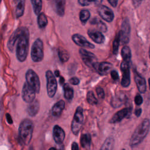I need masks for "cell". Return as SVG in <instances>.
<instances>
[{"mask_svg": "<svg viewBox=\"0 0 150 150\" xmlns=\"http://www.w3.org/2000/svg\"><path fill=\"white\" fill-rule=\"evenodd\" d=\"M29 32L26 27L23 26L21 34L18 38L16 46V56L20 62H24L27 56L29 51Z\"/></svg>", "mask_w": 150, "mask_h": 150, "instance_id": "cell-1", "label": "cell"}, {"mask_svg": "<svg viewBox=\"0 0 150 150\" xmlns=\"http://www.w3.org/2000/svg\"><path fill=\"white\" fill-rule=\"evenodd\" d=\"M150 128V120L144 119L134 131L129 140V146L134 148L142 142L147 135Z\"/></svg>", "mask_w": 150, "mask_h": 150, "instance_id": "cell-2", "label": "cell"}, {"mask_svg": "<svg viewBox=\"0 0 150 150\" xmlns=\"http://www.w3.org/2000/svg\"><path fill=\"white\" fill-rule=\"evenodd\" d=\"M33 123L28 118L23 120L19 127V135L25 145H28L32 139L33 131Z\"/></svg>", "mask_w": 150, "mask_h": 150, "instance_id": "cell-3", "label": "cell"}, {"mask_svg": "<svg viewBox=\"0 0 150 150\" xmlns=\"http://www.w3.org/2000/svg\"><path fill=\"white\" fill-rule=\"evenodd\" d=\"M30 56L34 62H40L43 59V43L40 38L36 39L32 44Z\"/></svg>", "mask_w": 150, "mask_h": 150, "instance_id": "cell-4", "label": "cell"}, {"mask_svg": "<svg viewBox=\"0 0 150 150\" xmlns=\"http://www.w3.org/2000/svg\"><path fill=\"white\" fill-rule=\"evenodd\" d=\"M83 121V110L81 107H78L76 110L71 124V130L74 135H78L82 127Z\"/></svg>", "mask_w": 150, "mask_h": 150, "instance_id": "cell-5", "label": "cell"}, {"mask_svg": "<svg viewBox=\"0 0 150 150\" xmlns=\"http://www.w3.org/2000/svg\"><path fill=\"white\" fill-rule=\"evenodd\" d=\"M46 90L49 97L52 98L54 96L57 88V80L55 76L50 70H47L46 72Z\"/></svg>", "mask_w": 150, "mask_h": 150, "instance_id": "cell-6", "label": "cell"}, {"mask_svg": "<svg viewBox=\"0 0 150 150\" xmlns=\"http://www.w3.org/2000/svg\"><path fill=\"white\" fill-rule=\"evenodd\" d=\"M27 83L34 89L36 93H39L40 88V83L39 76L32 69H28L25 74Z\"/></svg>", "mask_w": 150, "mask_h": 150, "instance_id": "cell-7", "label": "cell"}, {"mask_svg": "<svg viewBox=\"0 0 150 150\" xmlns=\"http://www.w3.org/2000/svg\"><path fill=\"white\" fill-rule=\"evenodd\" d=\"M79 54L84 63L90 68H93L97 63V59L94 54L84 49L79 50Z\"/></svg>", "mask_w": 150, "mask_h": 150, "instance_id": "cell-8", "label": "cell"}, {"mask_svg": "<svg viewBox=\"0 0 150 150\" xmlns=\"http://www.w3.org/2000/svg\"><path fill=\"white\" fill-rule=\"evenodd\" d=\"M120 35V42L122 45H127L130 38L131 26L129 19L125 18L121 24V29L119 32Z\"/></svg>", "mask_w": 150, "mask_h": 150, "instance_id": "cell-9", "label": "cell"}, {"mask_svg": "<svg viewBox=\"0 0 150 150\" xmlns=\"http://www.w3.org/2000/svg\"><path fill=\"white\" fill-rule=\"evenodd\" d=\"M36 91L32 88L27 82L23 84L22 90V97L23 100L27 103H31L35 101Z\"/></svg>", "mask_w": 150, "mask_h": 150, "instance_id": "cell-10", "label": "cell"}, {"mask_svg": "<svg viewBox=\"0 0 150 150\" xmlns=\"http://www.w3.org/2000/svg\"><path fill=\"white\" fill-rule=\"evenodd\" d=\"M120 68L122 73L121 84L123 87H128L129 86L131 82L129 63L122 61L121 63Z\"/></svg>", "mask_w": 150, "mask_h": 150, "instance_id": "cell-11", "label": "cell"}, {"mask_svg": "<svg viewBox=\"0 0 150 150\" xmlns=\"http://www.w3.org/2000/svg\"><path fill=\"white\" fill-rule=\"evenodd\" d=\"M98 13L100 16L104 21L111 22L113 21L114 14L113 11L105 5H101L98 8Z\"/></svg>", "mask_w": 150, "mask_h": 150, "instance_id": "cell-12", "label": "cell"}, {"mask_svg": "<svg viewBox=\"0 0 150 150\" xmlns=\"http://www.w3.org/2000/svg\"><path fill=\"white\" fill-rule=\"evenodd\" d=\"M131 110L132 109L131 107L124 108L119 110L112 115V117L110 120L109 122L111 124H115L120 122L124 118H126L127 116L129 115V114L131 112Z\"/></svg>", "mask_w": 150, "mask_h": 150, "instance_id": "cell-13", "label": "cell"}, {"mask_svg": "<svg viewBox=\"0 0 150 150\" xmlns=\"http://www.w3.org/2000/svg\"><path fill=\"white\" fill-rule=\"evenodd\" d=\"M71 39L73 42L79 46L90 49H93L95 47V46L93 44L88 42L84 36L80 34L76 33L73 35Z\"/></svg>", "mask_w": 150, "mask_h": 150, "instance_id": "cell-14", "label": "cell"}, {"mask_svg": "<svg viewBox=\"0 0 150 150\" xmlns=\"http://www.w3.org/2000/svg\"><path fill=\"white\" fill-rule=\"evenodd\" d=\"M112 65L106 62H103L101 63H97L94 67V69L100 75L104 76L108 74L110 71H112Z\"/></svg>", "mask_w": 150, "mask_h": 150, "instance_id": "cell-15", "label": "cell"}, {"mask_svg": "<svg viewBox=\"0 0 150 150\" xmlns=\"http://www.w3.org/2000/svg\"><path fill=\"white\" fill-rule=\"evenodd\" d=\"M134 80L138 91L141 93H145L146 90V83L145 79L135 70H134Z\"/></svg>", "mask_w": 150, "mask_h": 150, "instance_id": "cell-16", "label": "cell"}, {"mask_svg": "<svg viewBox=\"0 0 150 150\" xmlns=\"http://www.w3.org/2000/svg\"><path fill=\"white\" fill-rule=\"evenodd\" d=\"M53 137L55 142L62 144L65 138V132L62 128L58 125H55L53 128Z\"/></svg>", "mask_w": 150, "mask_h": 150, "instance_id": "cell-17", "label": "cell"}, {"mask_svg": "<svg viewBox=\"0 0 150 150\" xmlns=\"http://www.w3.org/2000/svg\"><path fill=\"white\" fill-rule=\"evenodd\" d=\"M22 29H23V26L18 28L13 32V33L11 35V37L9 38L7 43V47L9 50H10L11 52H13L14 46L16 43V41L18 38L19 37L20 35L22 32Z\"/></svg>", "mask_w": 150, "mask_h": 150, "instance_id": "cell-18", "label": "cell"}, {"mask_svg": "<svg viewBox=\"0 0 150 150\" xmlns=\"http://www.w3.org/2000/svg\"><path fill=\"white\" fill-rule=\"evenodd\" d=\"M87 34L90 38L96 43L101 44L104 43L105 40L104 36L100 30L89 29L87 31Z\"/></svg>", "mask_w": 150, "mask_h": 150, "instance_id": "cell-19", "label": "cell"}, {"mask_svg": "<svg viewBox=\"0 0 150 150\" xmlns=\"http://www.w3.org/2000/svg\"><path fill=\"white\" fill-rule=\"evenodd\" d=\"M13 6L15 16L21 18L24 13L25 0H13Z\"/></svg>", "mask_w": 150, "mask_h": 150, "instance_id": "cell-20", "label": "cell"}, {"mask_svg": "<svg viewBox=\"0 0 150 150\" xmlns=\"http://www.w3.org/2000/svg\"><path fill=\"white\" fill-rule=\"evenodd\" d=\"M66 0H53V7L55 12L60 16H63L65 12Z\"/></svg>", "mask_w": 150, "mask_h": 150, "instance_id": "cell-21", "label": "cell"}, {"mask_svg": "<svg viewBox=\"0 0 150 150\" xmlns=\"http://www.w3.org/2000/svg\"><path fill=\"white\" fill-rule=\"evenodd\" d=\"M65 107V102L61 100L56 102L52 108V114L54 117H59L62 114Z\"/></svg>", "mask_w": 150, "mask_h": 150, "instance_id": "cell-22", "label": "cell"}, {"mask_svg": "<svg viewBox=\"0 0 150 150\" xmlns=\"http://www.w3.org/2000/svg\"><path fill=\"white\" fill-rule=\"evenodd\" d=\"M126 100V97L124 94H120L114 96L111 100V105L114 108H118L121 106Z\"/></svg>", "mask_w": 150, "mask_h": 150, "instance_id": "cell-23", "label": "cell"}, {"mask_svg": "<svg viewBox=\"0 0 150 150\" xmlns=\"http://www.w3.org/2000/svg\"><path fill=\"white\" fill-rule=\"evenodd\" d=\"M39 103L38 100H35L30 103L27 108V111L30 116L34 117L39 112Z\"/></svg>", "mask_w": 150, "mask_h": 150, "instance_id": "cell-24", "label": "cell"}, {"mask_svg": "<svg viewBox=\"0 0 150 150\" xmlns=\"http://www.w3.org/2000/svg\"><path fill=\"white\" fill-rule=\"evenodd\" d=\"M91 142V138L90 134H83L80 137V144L86 149H89Z\"/></svg>", "mask_w": 150, "mask_h": 150, "instance_id": "cell-25", "label": "cell"}, {"mask_svg": "<svg viewBox=\"0 0 150 150\" xmlns=\"http://www.w3.org/2000/svg\"><path fill=\"white\" fill-rule=\"evenodd\" d=\"M114 138L112 136L107 137L102 144L100 150H113L114 146Z\"/></svg>", "mask_w": 150, "mask_h": 150, "instance_id": "cell-26", "label": "cell"}, {"mask_svg": "<svg viewBox=\"0 0 150 150\" xmlns=\"http://www.w3.org/2000/svg\"><path fill=\"white\" fill-rule=\"evenodd\" d=\"M63 91H64V97L69 101H71L74 96L73 89L68 83H64L63 85Z\"/></svg>", "mask_w": 150, "mask_h": 150, "instance_id": "cell-27", "label": "cell"}, {"mask_svg": "<svg viewBox=\"0 0 150 150\" xmlns=\"http://www.w3.org/2000/svg\"><path fill=\"white\" fill-rule=\"evenodd\" d=\"M57 54L59 57V59L62 63L66 62L69 60L70 56L69 53L66 49L60 46L57 48Z\"/></svg>", "mask_w": 150, "mask_h": 150, "instance_id": "cell-28", "label": "cell"}, {"mask_svg": "<svg viewBox=\"0 0 150 150\" xmlns=\"http://www.w3.org/2000/svg\"><path fill=\"white\" fill-rule=\"evenodd\" d=\"M90 23L92 25H96L97 26V28L101 32H105L107 30V27L106 25L103 21H101L100 19H98L97 18H93L91 21Z\"/></svg>", "mask_w": 150, "mask_h": 150, "instance_id": "cell-29", "label": "cell"}, {"mask_svg": "<svg viewBox=\"0 0 150 150\" xmlns=\"http://www.w3.org/2000/svg\"><path fill=\"white\" fill-rule=\"evenodd\" d=\"M121 56L123 59V61L130 63L131 58V52L129 47L128 46L125 45L122 48Z\"/></svg>", "mask_w": 150, "mask_h": 150, "instance_id": "cell-30", "label": "cell"}, {"mask_svg": "<svg viewBox=\"0 0 150 150\" xmlns=\"http://www.w3.org/2000/svg\"><path fill=\"white\" fill-rule=\"evenodd\" d=\"M32 8L35 15H38L41 13L42 8V0H30Z\"/></svg>", "mask_w": 150, "mask_h": 150, "instance_id": "cell-31", "label": "cell"}, {"mask_svg": "<svg viewBox=\"0 0 150 150\" xmlns=\"http://www.w3.org/2000/svg\"><path fill=\"white\" fill-rule=\"evenodd\" d=\"M37 22L38 25L40 28H43L46 27V26L48 23V21L46 15L43 12H41L40 14L38 15Z\"/></svg>", "mask_w": 150, "mask_h": 150, "instance_id": "cell-32", "label": "cell"}, {"mask_svg": "<svg viewBox=\"0 0 150 150\" xmlns=\"http://www.w3.org/2000/svg\"><path fill=\"white\" fill-rule=\"evenodd\" d=\"M90 17V12L87 9H83L80 12L79 18L80 21L82 23H86L89 19Z\"/></svg>", "mask_w": 150, "mask_h": 150, "instance_id": "cell-33", "label": "cell"}, {"mask_svg": "<svg viewBox=\"0 0 150 150\" xmlns=\"http://www.w3.org/2000/svg\"><path fill=\"white\" fill-rule=\"evenodd\" d=\"M120 42V33L118 32L112 42V53L114 54H117L118 53Z\"/></svg>", "mask_w": 150, "mask_h": 150, "instance_id": "cell-34", "label": "cell"}, {"mask_svg": "<svg viewBox=\"0 0 150 150\" xmlns=\"http://www.w3.org/2000/svg\"><path fill=\"white\" fill-rule=\"evenodd\" d=\"M86 99L88 103L91 105H96L98 103V101L92 91H89L87 92Z\"/></svg>", "mask_w": 150, "mask_h": 150, "instance_id": "cell-35", "label": "cell"}, {"mask_svg": "<svg viewBox=\"0 0 150 150\" xmlns=\"http://www.w3.org/2000/svg\"><path fill=\"white\" fill-rule=\"evenodd\" d=\"M103 0H78L79 4L83 6H88L91 3H94L96 5H100Z\"/></svg>", "mask_w": 150, "mask_h": 150, "instance_id": "cell-36", "label": "cell"}, {"mask_svg": "<svg viewBox=\"0 0 150 150\" xmlns=\"http://www.w3.org/2000/svg\"><path fill=\"white\" fill-rule=\"evenodd\" d=\"M96 93L98 96V97L101 98V99H104L105 97V93L104 91V90L100 87H97L96 88Z\"/></svg>", "mask_w": 150, "mask_h": 150, "instance_id": "cell-37", "label": "cell"}, {"mask_svg": "<svg viewBox=\"0 0 150 150\" xmlns=\"http://www.w3.org/2000/svg\"><path fill=\"white\" fill-rule=\"evenodd\" d=\"M134 102L136 105H140L143 102V98L140 94H137L134 98Z\"/></svg>", "mask_w": 150, "mask_h": 150, "instance_id": "cell-38", "label": "cell"}, {"mask_svg": "<svg viewBox=\"0 0 150 150\" xmlns=\"http://www.w3.org/2000/svg\"><path fill=\"white\" fill-rule=\"evenodd\" d=\"M110 74H111V78H112L114 80L116 81V80H118L119 79V75H118V72H117L116 70H113L111 71Z\"/></svg>", "mask_w": 150, "mask_h": 150, "instance_id": "cell-39", "label": "cell"}, {"mask_svg": "<svg viewBox=\"0 0 150 150\" xmlns=\"http://www.w3.org/2000/svg\"><path fill=\"white\" fill-rule=\"evenodd\" d=\"M69 83H70L71 84H72V85H77V84H79V83H80L79 79L77 77H71V79H69Z\"/></svg>", "mask_w": 150, "mask_h": 150, "instance_id": "cell-40", "label": "cell"}, {"mask_svg": "<svg viewBox=\"0 0 150 150\" xmlns=\"http://www.w3.org/2000/svg\"><path fill=\"white\" fill-rule=\"evenodd\" d=\"M143 0H132V5L135 8H138L142 3Z\"/></svg>", "mask_w": 150, "mask_h": 150, "instance_id": "cell-41", "label": "cell"}, {"mask_svg": "<svg viewBox=\"0 0 150 150\" xmlns=\"http://www.w3.org/2000/svg\"><path fill=\"white\" fill-rule=\"evenodd\" d=\"M109 4L112 6V7H116L118 4V0H107Z\"/></svg>", "mask_w": 150, "mask_h": 150, "instance_id": "cell-42", "label": "cell"}, {"mask_svg": "<svg viewBox=\"0 0 150 150\" xmlns=\"http://www.w3.org/2000/svg\"><path fill=\"white\" fill-rule=\"evenodd\" d=\"M134 114L137 117H139L141 114H142V109L141 108H138L137 109H136L135 110V112H134Z\"/></svg>", "mask_w": 150, "mask_h": 150, "instance_id": "cell-43", "label": "cell"}, {"mask_svg": "<svg viewBox=\"0 0 150 150\" xmlns=\"http://www.w3.org/2000/svg\"><path fill=\"white\" fill-rule=\"evenodd\" d=\"M71 150H79V145L77 142H73L71 144Z\"/></svg>", "mask_w": 150, "mask_h": 150, "instance_id": "cell-44", "label": "cell"}, {"mask_svg": "<svg viewBox=\"0 0 150 150\" xmlns=\"http://www.w3.org/2000/svg\"><path fill=\"white\" fill-rule=\"evenodd\" d=\"M6 116V120L8 121V122L9 124H12V122H13V121H12V119L11 118V116L9 114H6L5 115Z\"/></svg>", "mask_w": 150, "mask_h": 150, "instance_id": "cell-45", "label": "cell"}, {"mask_svg": "<svg viewBox=\"0 0 150 150\" xmlns=\"http://www.w3.org/2000/svg\"><path fill=\"white\" fill-rule=\"evenodd\" d=\"M64 78L63 77H60V84H63V85L64 84Z\"/></svg>", "mask_w": 150, "mask_h": 150, "instance_id": "cell-46", "label": "cell"}, {"mask_svg": "<svg viewBox=\"0 0 150 150\" xmlns=\"http://www.w3.org/2000/svg\"><path fill=\"white\" fill-rule=\"evenodd\" d=\"M54 74H55V76L56 77H59L60 76V72H59V71L57 70H56L54 71Z\"/></svg>", "mask_w": 150, "mask_h": 150, "instance_id": "cell-47", "label": "cell"}, {"mask_svg": "<svg viewBox=\"0 0 150 150\" xmlns=\"http://www.w3.org/2000/svg\"><path fill=\"white\" fill-rule=\"evenodd\" d=\"M48 150H57V149L56 148H54V147H51Z\"/></svg>", "mask_w": 150, "mask_h": 150, "instance_id": "cell-48", "label": "cell"}, {"mask_svg": "<svg viewBox=\"0 0 150 150\" xmlns=\"http://www.w3.org/2000/svg\"><path fill=\"white\" fill-rule=\"evenodd\" d=\"M148 85H149V88L150 90V78L148 79Z\"/></svg>", "mask_w": 150, "mask_h": 150, "instance_id": "cell-49", "label": "cell"}, {"mask_svg": "<svg viewBox=\"0 0 150 150\" xmlns=\"http://www.w3.org/2000/svg\"><path fill=\"white\" fill-rule=\"evenodd\" d=\"M29 150H35V149H34V148H33V146H30V148H29Z\"/></svg>", "mask_w": 150, "mask_h": 150, "instance_id": "cell-50", "label": "cell"}, {"mask_svg": "<svg viewBox=\"0 0 150 150\" xmlns=\"http://www.w3.org/2000/svg\"><path fill=\"white\" fill-rule=\"evenodd\" d=\"M148 53H149V59H150V46H149V52H148Z\"/></svg>", "mask_w": 150, "mask_h": 150, "instance_id": "cell-51", "label": "cell"}, {"mask_svg": "<svg viewBox=\"0 0 150 150\" xmlns=\"http://www.w3.org/2000/svg\"><path fill=\"white\" fill-rule=\"evenodd\" d=\"M121 150H125V149H122Z\"/></svg>", "mask_w": 150, "mask_h": 150, "instance_id": "cell-52", "label": "cell"}]
</instances>
